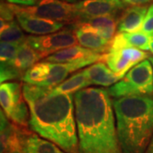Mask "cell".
Segmentation results:
<instances>
[{"label": "cell", "instance_id": "cell-1", "mask_svg": "<svg viewBox=\"0 0 153 153\" xmlns=\"http://www.w3.org/2000/svg\"><path fill=\"white\" fill-rule=\"evenodd\" d=\"M22 90L30 111L32 131L65 152L79 153L73 95L28 83L22 85Z\"/></svg>", "mask_w": 153, "mask_h": 153}, {"label": "cell", "instance_id": "cell-2", "mask_svg": "<svg viewBox=\"0 0 153 153\" xmlns=\"http://www.w3.org/2000/svg\"><path fill=\"white\" fill-rule=\"evenodd\" d=\"M107 89L87 88L74 95L79 153H123Z\"/></svg>", "mask_w": 153, "mask_h": 153}, {"label": "cell", "instance_id": "cell-3", "mask_svg": "<svg viewBox=\"0 0 153 153\" xmlns=\"http://www.w3.org/2000/svg\"><path fill=\"white\" fill-rule=\"evenodd\" d=\"M123 153H145L153 136V97L131 95L112 100Z\"/></svg>", "mask_w": 153, "mask_h": 153}, {"label": "cell", "instance_id": "cell-4", "mask_svg": "<svg viewBox=\"0 0 153 153\" xmlns=\"http://www.w3.org/2000/svg\"><path fill=\"white\" fill-rule=\"evenodd\" d=\"M113 98L153 94V66L149 59L134 66L117 83L107 89Z\"/></svg>", "mask_w": 153, "mask_h": 153}, {"label": "cell", "instance_id": "cell-5", "mask_svg": "<svg viewBox=\"0 0 153 153\" xmlns=\"http://www.w3.org/2000/svg\"><path fill=\"white\" fill-rule=\"evenodd\" d=\"M12 4L15 12L25 13L64 24L75 25L82 21L76 3L73 4L62 0H40L31 6Z\"/></svg>", "mask_w": 153, "mask_h": 153}, {"label": "cell", "instance_id": "cell-6", "mask_svg": "<svg viewBox=\"0 0 153 153\" xmlns=\"http://www.w3.org/2000/svg\"><path fill=\"white\" fill-rule=\"evenodd\" d=\"M26 42L38 52L42 59L78 44L73 27L66 28L48 35L28 36Z\"/></svg>", "mask_w": 153, "mask_h": 153}, {"label": "cell", "instance_id": "cell-7", "mask_svg": "<svg viewBox=\"0 0 153 153\" xmlns=\"http://www.w3.org/2000/svg\"><path fill=\"white\" fill-rule=\"evenodd\" d=\"M150 55L144 51L134 47H125L118 49H110L104 54L103 61L111 71L122 77L134 66L149 59Z\"/></svg>", "mask_w": 153, "mask_h": 153}, {"label": "cell", "instance_id": "cell-8", "mask_svg": "<svg viewBox=\"0 0 153 153\" xmlns=\"http://www.w3.org/2000/svg\"><path fill=\"white\" fill-rule=\"evenodd\" d=\"M104 54H100L82 46H72L61 49L45 58V61L53 63H82L85 66H91L98 61H103Z\"/></svg>", "mask_w": 153, "mask_h": 153}, {"label": "cell", "instance_id": "cell-9", "mask_svg": "<svg viewBox=\"0 0 153 153\" xmlns=\"http://www.w3.org/2000/svg\"><path fill=\"white\" fill-rule=\"evenodd\" d=\"M76 4L82 22L94 17L115 16L118 11L125 10V4L122 0H81Z\"/></svg>", "mask_w": 153, "mask_h": 153}, {"label": "cell", "instance_id": "cell-10", "mask_svg": "<svg viewBox=\"0 0 153 153\" xmlns=\"http://www.w3.org/2000/svg\"><path fill=\"white\" fill-rule=\"evenodd\" d=\"M16 17L21 27L28 33L37 36L48 35L60 31L65 24L44 19L40 17L30 16L25 13L15 12Z\"/></svg>", "mask_w": 153, "mask_h": 153}, {"label": "cell", "instance_id": "cell-11", "mask_svg": "<svg viewBox=\"0 0 153 153\" xmlns=\"http://www.w3.org/2000/svg\"><path fill=\"white\" fill-rule=\"evenodd\" d=\"M72 27L80 46L100 54H105L109 51L111 41L101 37L87 23H77L72 25Z\"/></svg>", "mask_w": 153, "mask_h": 153}, {"label": "cell", "instance_id": "cell-12", "mask_svg": "<svg viewBox=\"0 0 153 153\" xmlns=\"http://www.w3.org/2000/svg\"><path fill=\"white\" fill-rule=\"evenodd\" d=\"M1 118V150L0 153H12L22 151L21 132L19 127L11 122L4 114L3 110L0 111Z\"/></svg>", "mask_w": 153, "mask_h": 153}, {"label": "cell", "instance_id": "cell-13", "mask_svg": "<svg viewBox=\"0 0 153 153\" xmlns=\"http://www.w3.org/2000/svg\"><path fill=\"white\" fill-rule=\"evenodd\" d=\"M21 140L23 153H66L55 143L29 131L27 128L22 127Z\"/></svg>", "mask_w": 153, "mask_h": 153}, {"label": "cell", "instance_id": "cell-14", "mask_svg": "<svg viewBox=\"0 0 153 153\" xmlns=\"http://www.w3.org/2000/svg\"><path fill=\"white\" fill-rule=\"evenodd\" d=\"M148 8L146 6H129L117 20L118 33H134L142 27Z\"/></svg>", "mask_w": 153, "mask_h": 153}, {"label": "cell", "instance_id": "cell-15", "mask_svg": "<svg viewBox=\"0 0 153 153\" xmlns=\"http://www.w3.org/2000/svg\"><path fill=\"white\" fill-rule=\"evenodd\" d=\"M83 72L92 84L102 87H111L123 77L111 71L104 61H98L87 68Z\"/></svg>", "mask_w": 153, "mask_h": 153}, {"label": "cell", "instance_id": "cell-16", "mask_svg": "<svg viewBox=\"0 0 153 153\" xmlns=\"http://www.w3.org/2000/svg\"><path fill=\"white\" fill-rule=\"evenodd\" d=\"M150 41L151 36L141 31L134 33H118L111 41L110 49L134 47L144 51H147L150 50Z\"/></svg>", "mask_w": 153, "mask_h": 153}, {"label": "cell", "instance_id": "cell-17", "mask_svg": "<svg viewBox=\"0 0 153 153\" xmlns=\"http://www.w3.org/2000/svg\"><path fill=\"white\" fill-rule=\"evenodd\" d=\"M24 99L22 85L17 82H5L0 86V103L4 114L9 117L12 110Z\"/></svg>", "mask_w": 153, "mask_h": 153}, {"label": "cell", "instance_id": "cell-18", "mask_svg": "<svg viewBox=\"0 0 153 153\" xmlns=\"http://www.w3.org/2000/svg\"><path fill=\"white\" fill-rule=\"evenodd\" d=\"M41 59L42 58L38 52L25 41L19 45L16 55L11 62L16 68L25 74L28 69L37 64Z\"/></svg>", "mask_w": 153, "mask_h": 153}, {"label": "cell", "instance_id": "cell-19", "mask_svg": "<svg viewBox=\"0 0 153 153\" xmlns=\"http://www.w3.org/2000/svg\"><path fill=\"white\" fill-rule=\"evenodd\" d=\"M83 22L87 23L97 33L108 41H111L115 37V33L117 29V21L114 16H104L89 18ZM81 23V22H80Z\"/></svg>", "mask_w": 153, "mask_h": 153}, {"label": "cell", "instance_id": "cell-20", "mask_svg": "<svg viewBox=\"0 0 153 153\" xmlns=\"http://www.w3.org/2000/svg\"><path fill=\"white\" fill-rule=\"evenodd\" d=\"M92 83L88 80L86 75L84 74L83 70L79 71L71 75L69 78L66 79L64 82L60 83L59 85L53 88V89L62 94H75L76 92L87 88Z\"/></svg>", "mask_w": 153, "mask_h": 153}, {"label": "cell", "instance_id": "cell-21", "mask_svg": "<svg viewBox=\"0 0 153 153\" xmlns=\"http://www.w3.org/2000/svg\"><path fill=\"white\" fill-rule=\"evenodd\" d=\"M1 41L13 43V44H22L26 41L27 37L22 32V28L16 21L6 22L1 21Z\"/></svg>", "mask_w": 153, "mask_h": 153}, {"label": "cell", "instance_id": "cell-22", "mask_svg": "<svg viewBox=\"0 0 153 153\" xmlns=\"http://www.w3.org/2000/svg\"><path fill=\"white\" fill-rule=\"evenodd\" d=\"M49 72L48 61H41L35 64L33 67L28 69L22 77V81L25 83L43 86Z\"/></svg>", "mask_w": 153, "mask_h": 153}, {"label": "cell", "instance_id": "cell-23", "mask_svg": "<svg viewBox=\"0 0 153 153\" xmlns=\"http://www.w3.org/2000/svg\"><path fill=\"white\" fill-rule=\"evenodd\" d=\"M23 76L24 74L16 68L12 62H1V83L18 78L22 80Z\"/></svg>", "mask_w": 153, "mask_h": 153}, {"label": "cell", "instance_id": "cell-24", "mask_svg": "<svg viewBox=\"0 0 153 153\" xmlns=\"http://www.w3.org/2000/svg\"><path fill=\"white\" fill-rule=\"evenodd\" d=\"M18 48H19V44L1 41V44H0L1 62H11L16 55Z\"/></svg>", "mask_w": 153, "mask_h": 153}, {"label": "cell", "instance_id": "cell-25", "mask_svg": "<svg viewBox=\"0 0 153 153\" xmlns=\"http://www.w3.org/2000/svg\"><path fill=\"white\" fill-rule=\"evenodd\" d=\"M140 31L150 36L153 35V3L148 8L147 13L145 17V21Z\"/></svg>", "mask_w": 153, "mask_h": 153}, {"label": "cell", "instance_id": "cell-26", "mask_svg": "<svg viewBox=\"0 0 153 153\" xmlns=\"http://www.w3.org/2000/svg\"><path fill=\"white\" fill-rule=\"evenodd\" d=\"M16 16V13L13 9V4L10 3L1 4V21L6 22H13Z\"/></svg>", "mask_w": 153, "mask_h": 153}, {"label": "cell", "instance_id": "cell-27", "mask_svg": "<svg viewBox=\"0 0 153 153\" xmlns=\"http://www.w3.org/2000/svg\"><path fill=\"white\" fill-rule=\"evenodd\" d=\"M38 1L40 0H7L8 3L10 4H20V5L23 6H31L34 5L35 4H37ZM62 1H66V2H69V3H77L81 0H62Z\"/></svg>", "mask_w": 153, "mask_h": 153}, {"label": "cell", "instance_id": "cell-28", "mask_svg": "<svg viewBox=\"0 0 153 153\" xmlns=\"http://www.w3.org/2000/svg\"><path fill=\"white\" fill-rule=\"evenodd\" d=\"M124 4L130 6H146L150 3L153 2V0H122Z\"/></svg>", "mask_w": 153, "mask_h": 153}, {"label": "cell", "instance_id": "cell-29", "mask_svg": "<svg viewBox=\"0 0 153 153\" xmlns=\"http://www.w3.org/2000/svg\"><path fill=\"white\" fill-rule=\"evenodd\" d=\"M145 153H153V136L152 138V140L150 141V144H149V146H148L147 149H146V151Z\"/></svg>", "mask_w": 153, "mask_h": 153}, {"label": "cell", "instance_id": "cell-30", "mask_svg": "<svg viewBox=\"0 0 153 153\" xmlns=\"http://www.w3.org/2000/svg\"><path fill=\"white\" fill-rule=\"evenodd\" d=\"M150 51L153 54V35L151 36V41H150Z\"/></svg>", "mask_w": 153, "mask_h": 153}, {"label": "cell", "instance_id": "cell-31", "mask_svg": "<svg viewBox=\"0 0 153 153\" xmlns=\"http://www.w3.org/2000/svg\"><path fill=\"white\" fill-rule=\"evenodd\" d=\"M149 60H150V61L152 62V66H153V56H150V57H149Z\"/></svg>", "mask_w": 153, "mask_h": 153}, {"label": "cell", "instance_id": "cell-32", "mask_svg": "<svg viewBox=\"0 0 153 153\" xmlns=\"http://www.w3.org/2000/svg\"><path fill=\"white\" fill-rule=\"evenodd\" d=\"M12 153H23L22 151H20V152H12Z\"/></svg>", "mask_w": 153, "mask_h": 153}]
</instances>
